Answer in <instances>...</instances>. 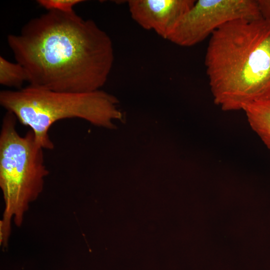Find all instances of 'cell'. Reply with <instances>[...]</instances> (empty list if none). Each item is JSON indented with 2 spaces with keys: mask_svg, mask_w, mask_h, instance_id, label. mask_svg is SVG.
Returning <instances> with one entry per match:
<instances>
[{
  "mask_svg": "<svg viewBox=\"0 0 270 270\" xmlns=\"http://www.w3.org/2000/svg\"><path fill=\"white\" fill-rule=\"evenodd\" d=\"M7 42L29 85L50 90H99L114 63L110 36L74 11H48L26 22L18 34H8Z\"/></svg>",
  "mask_w": 270,
  "mask_h": 270,
  "instance_id": "obj_1",
  "label": "cell"
},
{
  "mask_svg": "<svg viewBox=\"0 0 270 270\" xmlns=\"http://www.w3.org/2000/svg\"><path fill=\"white\" fill-rule=\"evenodd\" d=\"M204 64L214 102L224 111L244 110L270 98V22L234 20L210 36Z\"/></svg>",
  "mask_w": 270,
  "mask_h": 270,
  "instance_id": "obj_2",
  "label": "cell"
},
{
  "mask_svg": "<svg viewBox=\"0 0 270 270\" xmlns=\"http://www.w3.org/2000/svg\"><path fill=\"white\" fill-rule=\"evenodd\" d=\"M118 102L116 97L100 90L70 92L29 85L0 92L1 106L12 113L21 124L29 126L38 144L48 150L54 148L49 129L60 120L80 118L98 126L116 128L112 120H123L122 114L118 109Z\"/></svg>",
  "mask_w": 270,
  "mask_h": 270,
  "instance_id": "obj_3",
  "label": "cell"
},
{
  "mask_svg": "<svg viewBox=\"0 0 270 270\" xmlns=\"http://www.w3.org/2000/svg\"><path fill=\"white\" fill-rule=\"evenodd\" d=\"M17 118L6 112L0 133V188L4 208L0 222V243L6 246L14 221L22 225L30 204L42 192L48 170L44 164L43 148L34 132L21 136L16 129Z\"/></svg>",
  "mask_w": 270,
  "mask_h": 270,
  "instance_id": "obj_4",
  "label": "cell"
},
{
  "mask_svg": "<svg viewBox=\"0 0 270 270\" xmlns=\"http://www.w3.org/2000/svg\"><path fill=\"white\" fill-rule=\"evenodd\" d=\"M261 18L258 0H196L167 40L180 46H192L210 36L214 31L230 22Z\"/></svg>",
  "mask_w": 270,
  "mask_h": 270,
  "instance_id": "obj_5",
  "label": "cell"
},
{
  "mask_svg": "<svg viewBox=\"0 0 270 270\" xmlns=\"http://www.w3.org/2000/svg\"><path fill=\"white\" fill-rule=\"evenodd\" d=\"M194 0H130L132 18L142 28L166 39Z\"/></svg>",
  "mask_w": 270,
  "mask_h": 270,
  "instance_id": "obj_6",
  "label": "cell"
},
{
  "mask_svg": "<svg viewBox=\"0 0 270 270\" xmlns=\"http://www.w3.org/2000/svg\"><path fill=\"white\" fill-rule=\"evenodd\" d=\"M243 110L251 128L270 150V98L251 103Z\"/></svg>",
  "mask_w": 270,
  "mask_h": 270,
  "instance_id": "obj_7",
  "label": "cell"
},
{
  "mask_svg": "<svg viewBox=\"0 0 270 270\" xmlns=\"http://www.w3.org/2000/svg\"><path fill=\"white\" fill-rule=\"evenodd\" d=\"M24 68L19 63L12 62L0 56V84L6 86L21 89L24 82H28Z\"/></svg>",
  "mask_w": 270,
  "mask_h": 270,
  "instance_id": "obj_8",
  "label": "cell"
},
{
  "mask_svg": "<svg viewBox=\"0 0 270 270\" xmlns=\"http://www.w3.org/2000/svg\"><path fill=\"white\" fill-rule=\"evenodd\" d=\"M83 2L82 0H38L37 3L48 11L70 13L74 12L75 6Z\"/></svg>",
  "mask_w": 270,
  "mask_h": 270,
  "instance_id": "obj_9",
  "label": "cell"
},
{
  "mask_svg": "<svg viewBox=\"0 0 270 270\" xmlns=\"http://www.w3.org/2000/svg\"><path fill=\"white\" fill-rule=\"evenodd\" d=\"M258 3L262 18L270 22V0H258Z\"/></svg>",
  "mask_w": 270,
  "mask_h": 270,
  "instance_id": "obj_10",
  "label": "cell"
}]
</instances>
